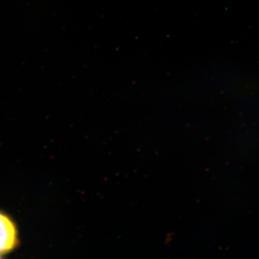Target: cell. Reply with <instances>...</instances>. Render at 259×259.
<instances>
[{"mask_svg":"<svg viewBox=\"0 0 259 259\" xmlns=\"http://www.w3.org/2000/svg\"><path fill=\"white\" fill-rule=\"evenodd\" d=\"M18 243V233L14 223L0 212V255L14 249Z\"/></svg>","mask_w":259,"mask_h":259,"instance_id":"cell-1","label":"cell"}]
</instances>
